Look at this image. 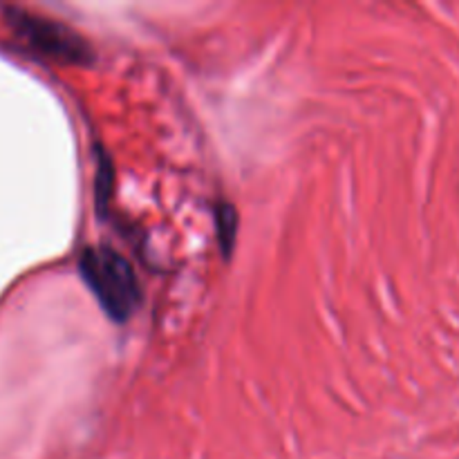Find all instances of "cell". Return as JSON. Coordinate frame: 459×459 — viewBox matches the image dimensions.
Returning a JSON list of instances; mask_svg holds the SVG:
<instances>
[{"label":"cell","instance_id":"7a4b0ae2","mask_svg":"<svg viewBox=\"0 0 459 459\" xmlns=\"http://www.w3.org/2000/svg\"><path fill=\"white\" fill-rule=\"evenodd\" d=\"M4 18L31 49L52 61L65 65H85L92 58V48L81 39V34L63 22L16 7L4 9Z\"/></svg>","mask_w":459,"mask_h":459},{"label":"cell","instance_id":"6da1fadb","mask_svg":"<svg viewBox=\"0 0 459 459\" xmlns=\"http://www.w3.org/2000/svg\"><path fill=\"white\" fill-rule=\"evenodd\" d=\"M79 272L103 312L112 321H128L142 300L139 281L128 260L110 247H88L79 260Z\"/></svg>","mask_w":459,"mask_h":459}]
</instances>
